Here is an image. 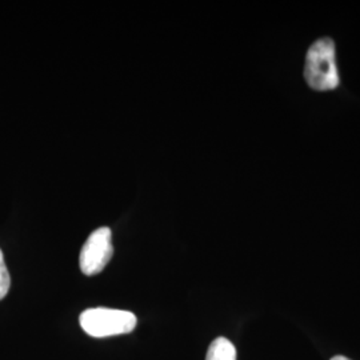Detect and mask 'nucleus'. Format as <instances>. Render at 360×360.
Returning a JSON list of instances; mask_svg holds the SVG:
<instances>
[{
	"label": "nucleus",
	"instance_id": "f03ea898",
	"mask_svg": "<svg viewBox=\"0 0 360 360\" xmlns=\"http://www.w3.org/2000/svg\"><path fill=\"white\" fill-rule=\"evenodd\" d=\"M135 314L124 309H90L79 316L80 327L92 338H108L129 334L136 327Z\"/></svg>",
	"mask_w": 360,
	"mask_h": 360
},
{
	"label": "nucleus",
	"instance_id": "20e7f679",
	"mask_svg": "<svg viewBox=\"0 0 360 360\" xmlns=\"http://www.w3.org/2000/svg\"><path fill=\"white\" fill-rule=\"evenodd\" d=\"M206 360H236V348L227 338L219 336L210 345Z\"/></svg>",
	"mask_w": 360,
	"mask_h": 360
},
{
	"label": "nucleus",
	"instance_id": "f257e3e1",
	"mask_svg": "<svg viewBox=\"0 0 360 360\" xmlns=\"http://www.w3.org/2000/svg\"><path fill=\"white\" fill-rule=\"evenodd\" d=\"M304 79L312 90L334 91L340 87L336 46L331 38H321L309 46L306 55Z\"/></svg>",
	"mask_w": 360,
	"mask_h": 360
},
{
	"label": "nucleus",
	"instance_id": "7ed1b4c3",
	"mask_svg": "<svg viewBox=\"0 0 360 360\" xmlns=\"http://www.w3.org/2000/svg\"><path fill=\"white\" fill-rule=\"evenodd\" d=\"M112 255V232L108 227H101L91 233L80 251V270L87 276L96 275L104 270Z\"/></svg>",
	"mask_w": 360,
	"mask_h": 360
},
{
	"label": "nucleus",
	"instance_id": "423d86ee",
	"mask_svg": "<svg viewBox=\"0 0 360 360\" xmlns=\"http://www.w3.org/2000/svg\"><path fill=\"white\" fill-rule=\"evenodd\" d=\"M331 360H351L348 359V358H346V356H342V355H336V356H334L333 359Z\"/></svg>",
	"mask_w": 360,
	"mask_h": 360
},
{
	"label": "nucleus",
	"instance_id": "39448f33",
	"mask_svg": "<svg viewBox=\"0 0 360 360\" xmlns=\"http://www.w3.org/2000/svg\"><path fill=\"white\" fill-rule=\"evenodd\" d=\"M10 285H11V278H10V274H8L7 266H6L3 252L0 250V300L4 299L8 294Z\"/></svg>",
	"mask_w": 360,
	"mask_h": 360
}]
</instances>
